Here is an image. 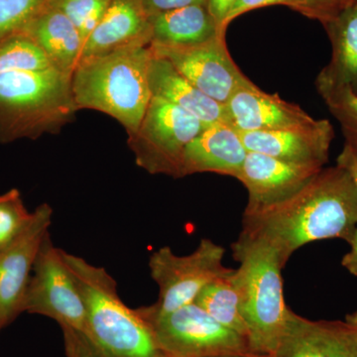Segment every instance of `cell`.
Here are the masks:
<instances>
[{
	"instance_id": "obj_1",
	"label": "cell",
	"mask_w": 357,
	"mask_h": 357,
	"mask_svg": "<svg viewBox=\"0 0 357 357\" xmlns=\"http://www.w3.org/2000/svg\"><path fill=\"white\" fill-rule=\"evenodd\" d=\"M357 225V191L349 174L323 168L300 191L273 206L244 210L243 234L261 239L286 266L295 251L325 239L349 241Z\"/></svg>"
},
{
	"instance_id": "obj_2",
	"label": "cell",
	"mask_w": 357,
	"mask_h": 357,
	"mask_svg": "<svg viewBox=\"0 0 357 357\" xmlns=\"http://www.w3.org/2000/svg\"><path fill=\"white\" fill-rule=\"evenodd\" d=\"M150 42H134L116 50L82 59L73 73L72 89L77 109L109 115L129 136L139 128L152 93L148 72Z\"/></svg>"
},
{
	"instance_id": "obj_3",
	"label": "cell",
	"mask_w": 357,
	"mask_h": 357,
	"mask_svg": "<svg viewBox=\"0 0 357 357\" xmlns=\"http://www.w3.org/2000/svg\"><path fill=\"white\" fill-rule=\"evenodd\" d=\"M62 256L83 299L88 335L96 344L112 357H168L146 319L124 304L105 268L63 249Z\"/></svg>"
},
{
	"instance_id": "obj_4",
	"label": "cell",
	"mask_w": 357,
	"mask_h": 357,
	"mask_svg": "<svg viewBox=\"0 0 357 357\" xmlns=\"http://www.w3.org/2000/svg\"><path fill=\"white\" fill-rule=\"evenodd\" d=\"M77 110L72 77L55 68L0 73V142L60 132Z\"/></svg>"
},
{
	"instance_id": "obj_5",
	"label": "cell",
	"mask_w": 357,
	"mask_h": 357,
	"mask_svg": "<svg viewBox=\"0 0 357 357\" xmlns=\"http://www.w3.org/2000/svg\"><path fill=\"white\" fill-rule=\"evenodd\" d=\"M232 252L241 296V311L248 326L249 347L256 356L272 357L278 347L290 307L284 300L280 258L261 239L241 232Z\"/></svg>"
},
{
	"instance_id": "obj_6",
	"label": "cell",
	"mask_w": 357,
	"mask_h": 357,
	"mask_svg": "<svg viewBox=\"0 0 357 357\" xmlns=\"http://www.w3.org/2000/svg\"><path fill=\"white\" fill-rule=\"evenodd\" d=\"M153 330L162 351L168 357L256 356L248 338L215 321L198 305H185L164 314L137 309Z\"/></svg>"
},
{
	"instance_id": "obj_7",
	"label": "cell",
	"mask_w": 357,
	"mask_h": 357,
	"mask_svg": "<svg viewBox=\"0 0 357 357\" xmlns=\"http://www.w3.org/2000/svg\"><path fill=\"white\" fill-rule=\"evenodd\" d=\"M206 124L185 110L152 96L139 128L128 137L135 162L151 175L183 178L188 145Z\"/></svg>"
},
{
	"instance_id": "obj_8",
	"label": "cell",
	"mask_w": 357,
	"mask_h": 357,
	"mask_svg": "<svg viewBox=\"0 0 357 357\" xmlns=\"http://www.w3.org/2000/svg\"><path fill=\"white\" fill-rule=\"evenodd\" d=\"M225 255V248L208 238L202 239L191 255L178 256L169 246L157 249L148 266L159 296L148 310L164 314L194 303L208 284L231 269L223 264Z\"/></svg>"
},
{
	"instance_id": "obj_9",
	"label": "cell",
	"mask_w": 357,
	"mask_h": 357,
	"mask_svg": "<svg viewBox=\"0 0 357 357\" xmlns=\"http://www.w3.org/2000/svg\"><path fill=\"white\" fill-rule=\"evenodd\" d=\"M23 312L41 314L88 335L86 309L73 279L50 234L40 246L22 306Z\"/></svg>"
},
{
	"instance_id": "obj_10",
	"label": "cell",
	"mask_w": 357,
	"mask_h": 357,
	"mask_svg": "<svg viewBox=\"0 0 357 357\" xmlns=\"http://www.w3.org/2000/svg\"><path fill=\"white\" fill-rule=\"evenodd\" d=\"M152 53L166 59L204 95L225 105L239 89L251 82L230 56L225 33L208 41L183 46L150 44Z\"/></svg>"
},
{
	"instance_id": "obj_11",
	"label": "cell",
	"mask_w": 357,
	"mask_h": 357,
	"mask_svg": "<svg viewBox=\"0 0 357 357\" xmlns=\"http://www.w3.org/2000/svg\"><path fill=\"white\" fill-rule=\"evenodd\" d=\"M52 217L50 204H40L20 234L0 248V332L23 312L33 266L49 234Z\"/></svg>"
},
{
	"instance_id": "obj_12",
	"label": "cell",
	"mask_w": 357,
	"mask_h": 357,
	"mask_svg": "<svg viewBox=\"0 0 357 357\" xmlns=\"http://www.w3.org/2000/svg\"><path fill=\"white\" fill-rule=\"evenodd\" d=\"M239 133L248 152L321 169L328 162L335 138V129L328 119H314L302 126L276 130Z\"/></svg>"
},
{
	"instance_id": "obj_13",
	"label": "cell",
	"mask_w": 357,
	"mask_h": 357,
	"mask_svg": "<svg viewBox=\"0 0 357 357\" xmlns=\"http://www.w3.org/2000/svg\"><path fill=\"white\" fill-rule=\"evenodd\" d=\"M321 169L248 152L237 177L248 192L245 210H258L285 201L300 191Z\"/></svg>"
},
{
	"instance_id": "obj_14",
	"label": "cell",
	"mask_w": 357,
	"mask_h": 357,
	"mask_svg": "<svg viewBox=\"0 0 357 357\" xmlns=\"http://www.w3.org/2000/svg\"><path fill=\"white\" fill-rule=\"evenodd\" d=\"M272 357H357V326L349 321H311L290 310Z\"/></svg>"
},
{
	"instance_id": "obj_15",
	"label": "cell",
	"mask_w": 357,
	"mask_h": 357,
	"mask_svg": "<svg viewBox=\"0 0 357 357\" xmlns=\"http://www.w3.org/2000/svg\"><path fill=\"white\" fill-rule=\"evenodd\" d=\"M227 121L238 132L276 130L314 121L302 107L268 93L255 83L239 89L225 103Z\"/></svg>"
},
{
	"instance_id": "obj_16",
	"label": "cell",
	"mask_w": 357,
	"mask_h": 357,
	"mask_svg": "<svg viewBox=\"0 0 357 357\" xmlns=\"http://www.w3.org/2000/svg\"><path fill=\"white\" fill-rule=\"evenodd\" d=\"M248 151L241 133L227 121L206 126L188 145L183 162L185 176L215 173L237 178Z\"/></svg>"
},
{
	"instance_id": "obj_17",
	"label": "cell",
	"mask_w": 357,
	"mask_h": 357,
	"mask_svg": "<svg viewBox=\"0 0 357 357\" xmlns=\"http://www.w3.org/2000/svg\"><path fill=\"white\" fill-rule=\"evenodd\" d=\"M324 27L332 44V58L317 77V91L321 98L340 91L357 93V0Z\"/></svg>"
},
{
	"instance_id": "obj_18",
	"label": "cell",
	"mask_w": 357,
	"mask_h": 357,
	"mask_svg": "<svg viewBox=\"0 0 357 357\" xmlns=\"http://www.w3.org/2000/svg\"><path fill=\"white\" fill-rule=\"evenodd\" d=\"M140 41H152L149 16L141 0H112L84 42L82 59L103 55Z\"/></svg>"
},
{
	"instance_id": "obj_19",
	"label": "cell",
	"mask_w": 357,
	"mask_h": 357,
	"mask_svg": "<svg viewBox=\"0 0 357 357\" xmlns=\"http://www.w3.org/2000/svg\"><path fill=\"white\" fill-rule=\"evenodd\" d=\"M148 79L152 96L180 107L206 126L227 121L225 105L204 95L166 59L152 56Z\"/></svg>"
},
{
	"instance_id": "obj_20",
	"label": "cell",
	"mask_w": 357,
	"mask_h": 357,
	"mask_svg": "<svg viewBox=\"0 0 357 357\" xmlns=\"http://www.w3.org/2000/svg\"><path fill=\"white\" fill-rule=\"evenodd\" d=\"M21 33L36 42L55 69L73 76L83 55L84 40L62 11L47 4Z\"/></svg>"
},
{
	"instance_id": "obj_21",
	"label": "cell",
	"mask_w": 357,
	"mask_h": 357,
	"mask_svg": "<svg viewBox=\"0 0 357 357\" xmlns=\"http://www.w3.org/2000/svg\"><path fill=\"white\" fill-rule=\"evenodd\" d=\"M151 43L192 45L208 41L220 33L206 6H192L149 16Z\"/></svg>"
},
{
	"instance_id": "obj_22",
	"label": "cell",
	"mask_w": 357,
	"mask_h": 357,
	"mask_svg": "<svg viewBox=\"0 0 357 357\" xmlns=\"http://www.w3.org/2000/svg\"><path fill=\"white\" fill-rule=\"evenodd\" d=\"M194 303L222 326L248 338V326L241 311L236 269H230L227 274L208 284Z\"/></svg>"
},
{
	"instance_id": "obj_23",
	"label": "cell",
	"mask_w": 357,
	"mask_h": 357,
	"mask_svg": "<svg viewBox=\"0 0 357 357\" xmlns=\"http://www.w3.org/2000/svg\"><path fill=\"white\" fill-rule=\"evenodd\" d=\"M54 68L31 37L17 33L0 41V73Z\"/></svg>"
},
{
	"instance_id": "obj_24",
	"label": "cell",
	"mask_w": 357,
	"mask_h": 357,
	"mask_svg": "<svg viewBox=\"0 0 357 357\" xmlns=\"http://www.w3.org/2000/svg\"><path fill=\"white\" fill-rule=\"evenodd\" d=\"M112 0H50L55 6L67 16L86 42L96 25L100 23Z\"/></svg>"
},
{
	"instance_id": "obj_25",
	"label": "cell",
	"mask_w": 357,
	"mask_h": 357,
	"mask_svg": "<svg viewBox=\"0 0 357 357\" xmlns=\"http://www.w3.org/2000/svg\"><path fill=\"white\" fill-rule=\"evenodd\" d=\"M50 0H0V41L21 33Z\"/></svg>"
},
{
	"instance_id": "obj_26",
	"label": "cell",
	"mask_w": 357,
	"mask_h": 357,
	"mask_svg": "<svg viewBox=\"0 0 357 357\" xmlns=\"http://www.w3.org/2000/svg\"><path fill=\"white\" fill-rule=\"evenodd\" d=\"M331 114L340 123L345 143L357 155V93L340 91L323 96Z\"/></svg>"
},
{
	"instance_id": "obj_27",
	"label": "cell",
	"mask_w": 357,
	"mask_h": 357,
	"mask_svg": "<svg viewBox=\"0 0 357 357\" xmlns=\"http://www.w3.org/2000/svg\"><path fill=\"white\" fill-rule=\"evenodd\" d=\"M31 215L17 189L0 195V248L20 234Z\"/></svg>"
},
{
	"instance_id": "obj_28",
	"label": "cell",
	"mask_w": 357,
	"mask_h": 357,
	"mask_svg": "<svg viewBox=\"0 0 357 357\" xmlns=\"http://www.w3.org/2000/svg\"><path fill=\"white\" fill-rule=\"evenodd\" d=\"M67 357H112L89 335L69 326H62Z\"/></svg>"
},
{
	"instance_id": "obj_29",
	"label": "cell",
	"mask_w": 357,
	"mask_h": 357,
	"mask_svg": "<svg viewBox=\"0 0 357 357\" xmlns=\"http://www.w3.org/2000/svg\"><path fill=\"white\" fill-rule=\"evenodd\" d=\"M272 6H288L309 17V10H307L305 0H237L232 8L230 9L225 20H223L222 29L223 31H227V26L232 21L243 15V14L248 13V11Z\"/></svg>"
},
{
	"instance_id": "obj_30",
	"label": "cell",
	"mask_w": 357,
	"mask_h": 357,
	"mask_svg": "<svg viewBox=\"0 0 357 357\" xmlns=\"http://www.w3.org/2000/svg\"><path fill=\"white\" fill-rule=\"evenodd\" d=\"M351 1L352 0H305L309 10V18L319 20L323 25L333 20Z\"/></svg>"
},
{
	"instance_id": "obj_31",
	"label": "cell",
	"mask_w": 357,
	"mask_h": 357,
	"mask_svg": "<svg viewBox=\"0 0 357 357\" xmlns=\"http://www.w3.org/2000/svg\"><path fill=\"white\" fill-rule=\"evenodd\" d=\"M148 16L192 6H206L208 0H141Z\"/></svg>"
},
{
	"instance_id": "obj_32",
	"label": "cell",
	"mask_w": 357,
	"mask_h": 357,
	"mask_svg": "<svg viewBox=\"0 0 357 357\" xmlns=\"http://www.w3.org/2000/svg\"><path fill=\"white\" fill-rule=\"evenodd\" d=\"M337 165L349 174L357 191V155L347 145H344L338 155Z\"/></svg>"
},
{
	"instance_id": "obj_33",
	"label": "cell",
	"mask_w": 357,
	"mask_h": 357,
	"mask_svg": "<svg viewBox=\"0 0 357 357\" xmlns=\"http://www.w3.org/2000/svg\"><path fill=\"white\" fill-rule=\"evenodd\" d=\"M237 0H208V9L213 17L217 21L220 30L223 20L227 17L230 9L234 6ZM225 32V31H223Z\"/></svg>"
},
{
	"instance_id": "obj_34",
	"label": "cell",
	"mask_w": 357,
	"mask_h": 357,
	"mask_svg": "<svg viewBox=\"0 0 357 357\" xmlns=\"http://www.w3.org/2000/svg\"><path fill=\"white\" fill-rule=\"evenodd\" d=\"M347 243L351 246V250L342 257V265L349 273L357 277V225Z\"/></svg>"
},
{
	"instance_id": "obj_35",
	"label": "cell",
	"mask_w": 357,
	"mask_h": 357,
	"mask_svg": "<svg viewBox=\"0 0 357 357\" xmlns=\"http://www.w3.org/2000/svg\"><path fill=\"white\" fill-rule=\"evenodd\" d=\"M347 321H349V323L354 324V325L357 326V310L351 314H347V318H345Z\"/></svg>"
},
{
	"instance_id": "obj_36",
	"label": "cell",
	"mask_w": 357,
	"mask_h": 357,
	"mask_svg": "<svg viewBox=\"0 0 357 357\" xmlns=\"http://www.w3.org/2000/svg\"><path fill=\"white\" fill-rule=\"evenodd\" d=\"M211 357H269L264 356H211Z\"/></svg>"
}]
</instances>
